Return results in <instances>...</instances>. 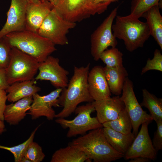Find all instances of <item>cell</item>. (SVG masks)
I'll return each instance as SVG.
<instances>
[{
	"mask_svg": "<svg viewBox=\"0 0 162 162\" xmlns=\"http://www.w3.org/2000/svg\"><path fill=\"white\" fill-rule=\"evenodd\" d=\"M143 100L141 106L147 108L153 120L156 123L162 121V99L158 98L146 89H142Z\"/></svg>",
	"mask_w": 162,
	"mask_h": 162,
	"instance_id": "cell-24",
	"label": "cell"
},
{
	"mask_svg": "<svg viewBox=\"0 0 162 162\" xmlns=\"http://www.w3.org/2000/svg\"><path fill=\"white\" fill-rule=\"evenodd\" d=\"M159 9H162V0H159L158 4Z\"/></svg>",
	"mask_w": 162,
	"mask_h": 162,
	"instance_id": "cell-41",
	"label": "cell"
},
{
	"mask_svg": "<svg viewBox=\"0 0 162 162\" xmlns=\"http://www.w3.org/2000/svg\"><path fill=\"white\" fill-rule=\"evenodd\" d=\"M6 131V129H0V135Z\"/></svg>",
	"mask_w": 162,
	"mask_h": 162,
	"instance_id": "cell-42",
	"label": "cell"
},
{
	"mask_svg": "<svg viewBox=\"0 0 162 162\" xmlns=\"http://www.w3.org/2000/svg\"><path fill=\"white\" fill-rule=\"evenodd\" d=\"M7 92L5 90L0 88V120L4 121V112L7 100Z\"/></svg>",
	"mask_w": 162,
	"mask_h": 162,
	"instance_id": "cell-33",
	"label": "cell"
},
{
	"mask_svg": "<svg viewBox=\"0 0 162 162\" xmlns=\"http://www.w3.org/2000/svg\"><path fill=\"white\" fill-rule=\"evenodd\" d=\"M38 70L35 80H49L57 88L68 86L69 72L60 65L58 58L49 56L45 61L39 63Z\"/></svg>",
	"mask_w": 162,
	"mask_h": 162,
	"instance_id": "cell-11",
	"label": "cell"
},
{
	"mask_svg": "<svg viewBox=\"0 0 162 162\" xmlns=\"http://www.w3.org/2000/svg\"><path fill=\"white\" fill-rule=\"evenodd\" d=\"M149 123H142L140 131L129 147L124 157L129 160L138 157H142L154 160L157 152L154 148L149 136L148 125Z\"/></svg>",
	"mask_w": 162,
	"mask_h": 162,
	"instance_id": "cell-13",
	"label": "cell"
},
{
	"mask_svg": "<svg viewBox=\"0 0 162 162\" xmlns=\"http://www.w3.org/2000/svg\"><path fill=\"white\" fill-rule=\"evenodd\" d=\"M20 162H31V161L24 156L22 158Z\"/></svg>",
	"mask_w": 162,
	"mask_h": 162,
	"instance_id": "cell-38",
	"label": "cell"
},
{
	"mask_svg": "<svg viewBox=\"0 0 162 162\" xmlns=\"http://www.w3.org/2000/svg\"><path fill=\"white\" fill-rule=\"evenodd\" d=\"M33 100L32 96L25 98L6 105L4 112V119L10 125H16L27 114Z\"/></svg>",
	"mask_w": 162,
	"mask_h": 162,
	"instance_id": "cell-18",
	"label": "cell"
},
{
	"mask_svg": "<svg viewBox=\"0 0 162 162\" xmlns=\"http://www.w3.org/2000/svg\"><path fill=\"white\" fill-rule=\"evenodd\" d=\"M102 125L103 127L109 128L124 134L130 133L133 129L131 120L125 108L116 119L104 123Z\"/></svg>",
	"mask_w": 162,
	"mask_h": 162,
	"instance_id": "cell-25",
	"label": "cell"
},
{
	"mask_svg": "<svg viewBox=\"0 0 162 162\" xmlns=\"http://www.w3.org/2000/svg\"><path fill=\"white\" fill-rule=\"evenodd\" d=\"M112 26L113 34L116 38L123 40L126 49L132 52L143 47L151 35L147 22L130 14L117 15Z\"/></svg>",
	"mask_w": 162,
	"mask_h": 162,
	"instance_id": "cell-3",
	"label": "cell"
},
{
	"mask_svg": "<svg viewBox=\"0 0 162 162\" xmlns=\"http://www.w3.org/2000/svg\"><path fill=\"white\" fill-rule=\"evenodd\" d=\"M4 37L11 47L33 57L39 62L56 51L55 45L37 33L27 30L10 33Z\"/></svg>",
	"mask_w": 162,
	"mask_h": 162,
	"instance_id": "cell-4",
	"label": "cell"
},
{
	"mask_svg": "<svg viewBox=\"0 0 162 162\" xmlns=\"http://www.w3.org/2000/svg\"><path fill=\"white\" fill-rule=\"evenodd\" d=\"M48 0L54 7L57 2L58 0Z\"/></svg>",
	"mask_w": 162,
	"mask_h": 162,
	"instance_id": "cell-39",
	"label": "cell"
},
{
	"mask_svg": "<svg viewBox=\"0 0 162 162\" xmlns=\"http://www.w3.org/2000/svg\"><path fill=\"white\" fill-rule=\"evenodd\" d=\"M90 64L85 66H74L73 75L68 86L63 88L58 98L62 110L56 114L55 118H65L74 112L78 105L82 102H92L94 100L88 90L87 78Z\"/></svg>",
	"mask_w": 162,
	"mask_h": 162,
	"instance_id": "cell-1",
	"label": "cell"
},
{
	"mask_svg": "<svg viewBox=\"0 0 162 162\" xmlns=\"http://www.w3.org/2000/svg\"><path fill=\"white\" fill-rule=\"evenodd\" d=\"M26 0H11L6 21L0 30V38L12 32L25 30Z\"/></svg>",
	"mask_w": 162,
	"mask_h": 162,
	"instance_id": "cell-14",
	"label": "cell"
},
{
	"mask_svg": "<svg viewBox=\"0 0 162 162\" xmlns=\"http://www.w3.org/2000/svg\"><path fill=\"white\" fill-rule=\"evenodd\" d=\"M34 79L15 82L10 85L5 90L8 94L7 100L10 102H14L21 99L32 96L40 90V88L35 84Z\"/></svg>",
	"mask_w": 162,
	"mask_h": 162,
	"instance_id": "cell-19",
	"label": "cell"
},
{
	"mask_svg": "<svg viewBox=\"0 0 162 162\" xmlns=\"http://www.w3.org/2000/svg\"><path fill=\"white\" fill-rule=\"evenodd\" d=\"M133 86L131 80L127 77L124 83L121 97L131 120L133 126L132 133L135 137L138 132L140 126L142 123H149L153 119L150 115L142 109L138 102L134 91Z\"/></svg>",
	"mask_w": 162,
	"mask_h": 162,
	"instance_id": "cell-10",
	"label": "cell"
},
{
	"mask_svg": "<svg viewBox=\"0 0 162 162\" xmlns=\"http://www.w3.org/2000/svg\"><path fill=\"white\" fill-rule=\"evenodd\" d=\"M159 0H131L130 14L132 16L139 18L148 9L157 5Z\"/></svg>",
	"mask_w": 162,
	"mask_h": 162,
	"instance_id": "cell-28",
	"label": "cell"
},
{
	"mask_svg": "<svg viewBox=\"0 0 162 162\" xmlns=\"http://www.w3.org/2000/svg\"><path fill=\"white\" fill-rule=\"evenodd\" d=\"M151 160L150 159L142 157H138L130 159L129 162H148Z\"/></svg>",
	"mask_w": 162,
	"mask_h": 162,
	"instance_id": "cell-35",
	"label": "cell"
},
{
	"mask_svg": "<svg viewBox=\"0 0 162 162\" xmlns=\"http://www.w3.org/2000/svg\"><path fill=\"white\" fill-rule=\"evenodd\" d=\"M159 8L156 5L152 7L142 14L146 20L152 35L162 50V16Z\"/></svg>",
	"mask_w": 162,
	"mask_h": 162,
	"instance_id": "cell-22",
	"label": "cell"
},
{
	"mask_svg": "<svg viewBox=\"0 0 162 162\" xmlns=\"http://www.w3.org/2000/svg\"><path fill=\"white\" fill-rule=\"evenodd\" d=\"M103 128L91 130L74 140L70 144L82 151L94 162H110L124 157V154L116 151L108 142Z\"/></svg>",
	"mask_w": 162,
	"mask_h": 162,
	"instance_id": "cell-2",
	"label": "cell"
},
{
	"mask_svg": "<svg viewBox=\"0 0 162 162\" xmlns=\"http://www.w3.org/2000/svg\"><path fill=\"white\" fill-rule=\"evenodd\" d=\"M91 162L84 153L76 147L69 144L60 148L52 154L51 162Z\"/></svg>",
	"mask_w": 162,
	"mask_h": 162,
	"instance_id": "cell-23",
	"label": "cell"
},
{
	"mask_svg": "<svg viewBox=\"0 0 162 162\" xmlns=\"http://www.w3.org/2000/svg\"><path fill=\"white\" fill-rule=\"evenodd\" d=\"M40 125L37 127L32 132L29 137L24 142L17 146L7 147L0 145V149L7 150L11 152L14 157L15 162H20L24 157L25 151L28 145L33 141L36 132Z\"/></svg>",
	"mask_w": 162,
	"mask_h": 162,
	"instance_id": "cell-27",
	"label": "cell"
},
{
	"mask_svg": "<svg viewBox=\"0 0 162 162\" xmlns=\"http://www.w3.org/2000/svg\"><path fill=\"white\" fill-rule=\"evenodd\" d=\"M28 4H37L43 2L47 0H26Z\"/></svg>",
	"mask_w": 162,
	"mask_h": 162,
	"instance_id": "cell-37",
	"label": "cell"
},
{
	"mask_svg": "<svg viewBox=\"0 0 162 162\" xmlns=\"http://www.w3.org/2000/svg\"><path fill=\"white\" fill-rule=\"evenodd\" d=\"M105 75L111 93L116 96L121 94L128 73L123 66L104 67Z\"/></svg>",
	"mask_w": 162,
	"mask_h": 162,
	"instance_id": "cell-20",
	"label": "cell"
},
{
	"mask_svg": "<svg viewBox=\"0 0 162 162\" xmlns=\"http://www.w3.org/2000/svg\"><path fill=\"white\" fill-rule=\"evenodd\" d=\"M63 88H57L49 94L41 96L38 93L32 96L33 100L27 114L30 115L32 120L41 116H45L49 120L55 118V112L52 107H58V99Z\"/></svg>",
	"mask_w": 162,
	"mask_h": 162,
	"instance_id": "cell-12",
	"label": "cell"
},
{
	"mask_svg": "<svg viewBox=\"0 0 162 162\" xmlns=\"http://www.w3.org/2000/svg\"><path fill=\"white\" fill-rule=\"evenodd\" d=\"M122 53L116 47H112L104 51L101 54L100 59L109 67L122 66L123 64Z\"/></svg>",
	"mask_w": 162,
	"mask_h": 162,
	"instance_id": "cell-26",
	"label": "cell"
},
{
	"mask_svg": "<svg viewBox=\"0 0 162 162\" xmlns=\"http://www.w3.org/2000/svg\"><path fill=\"white\" fill-rule=\"evenodd\" d=\"M157 129L152 140L153 146L157 152L162 149V121L156 123Z\"/></svg>",
	"mask_w": 162,
	"mask_h": 162,
	"instance_id": "cell-32",
	"label": "cell"
},
{
	"mask_svg": "<svg viewBox=\"0 0 162 162\" xmlns=\"http://www.w3.org/2000/svg\"><path fill=\"white\" fill-rule=\"evenodd\" d=\"M5 128V125L3 121L0 120V129Z\"/></svg>",
	"mask_w": 162,
	"mask_h": 162,
	"instance_id": "cell-40",
	"label": "cell"
},
{
	"mask_svg": "<svg viewBox=\"0 0 162 162\" xmlns=\"http://www.w3.org/2000/svg\"><path fill=\"white\" fill-rule=\"evenodd\" d=\"M39 63L33 57L16 47H12L10 61L5 69L9 84L34 79Z\"/></svg>",
	"mask_w": 162,
	"mask_h": 162,
	"instance_id": "cell-5",
	"label": "cell"
},
{
	"mask_svg": "<svg viewBox=\"0 0 162 162\" xmlns=\"http://www.w3.org/2000/svg\"><path fill=\"white\" fill-rule=\"evenodd\" d=\"M9 86L6 77L5 69L0 68V88L6 90Z\"/></svg>",
	"mask_w": 162,
	"mask_h": 162,
	"instance_id": "cell-34",
	"label": "cell"
},
{
	"mask_svg": "<svg viewBox=\"0 0 162 162\" xmlns=\"http://www.w3.org/2000/svg\"><path fill=\"white\" fill-rule=\"evenodd\" d=\"M103 129L110 145L117 152L124 155L135 138L133 133L124 134L108 128L103 127Z\"/></svg>",
	"mask_w": 162,
	"mask_h": 162,
	"instance_id": "cell-21",
	"label": "cell"
},
{
	"mask_svg": "<svg viewBox=\"0 0 162 162\" xmlns=\"http://www.w3.org/2000/svg\"><path fill=\"white\" fill-rule=\"evenodd\" d=\"M118 7L114 8L91 36V54L96 61L109 47H116L118 42L112 30L113 22L117 15Z\"/></svg>",
	"mask_w": 162,
	"mask_h": 162,
	"instance_id": "cell-9",
	"label": "cell"
},
{
	"mask_svg": "<svg viewBox=\"0 0 162 162\" xmlns=\"http://www.w3.org/2000/svg\"><path fill=\"white\" fill-rule=\"evenodd\" d=\"M119 0H95L96 3L98 4H106L109 5L112 2H117Z\"/></svg>",
	"mask_w": 162,
	"mask_h": 162,
	"instance_id": "cell-36",
	"label": "cell"
},
{
	"mask_svg": "<svg viewBox=\"0 0 162 162\" xmlns=\"http://www.w3.org/2000/svg\"><path fill=\"white\" fill-rule=\"evenodd\" d=\"M54 7L47 0L37 4L27 3L25 30L37 33L44 20Z\"/></svg>",
	"mask_w": 162,
	"mask_h": 162,
	"instance_id": "cell-17",
	"label": "cell"
},
{
	"mask_svg": "<svg viewBox=\"0 0 162 162\" xmlns=\"http://www.w3.org/2000/svg\"><path fill=\"white\" fill-rule=\"evenodd\" d=\"M12 47L3 37L0 38V68L6 69L9 63Z\"/></svg>",
	"mask_w": 162,
	"mask_h": 162,
	"instance_id": "cell-31",
	"label": "cell"
},
{
	"mask_svg": "<svg viewBox=\"0 0 162 162\" xmlns=\"http://www.w3.org/2000/svg\"><path fill=\"white\" fill-rule=\"evenodd\" d=\"M152 70L162 71V55L160 51L156 49L153 58H148L145 66L142 68L141 74L142 75L148 71Z\"/></svg>",
	"mask_w": 162,
	"mask_h": 162,
	"instance_id": "cell-30",
	"label": "cell"
},
{
	"mask_svg": "<svg viewBox=\"0 0 162 162\" xmlns=\"http://www.w3.org/2000/svg\"><path fill=\"white\" fill-rule=\"evenodd\" d=\"M99 122L102 124L113 120L125 108L124 104L119 95L92 102Z\"/></svg>",
	"mask_w": 162,
	"mask_h": 162,
	"instance_id": "cell-16",
	"label": "cell"
},
{
	"mask_svg": "<svg viewBox=\"0 0 162 162\" xmlns=\"http://www.w3.org/2000/svg\"><path fill=\"white\" fill-rule=\"evenodd\" d=\"M87 82L89 94L94 101L110 97L111 93L103 67L97 65L93 67L89 72Z\"/></svg>",
	"mask_w": 162,
	"mask_h": 162,
	"instance_id": "cell-15",
	"label": "cell"
},
{
	"mask_svg": "<svg viewBox=\"0 0 162 162\" xmlns=\"http://www.w3.org/2000/svg\"><path fill=\"white\" fill-rule=\"evenodd\" d=\"M108 6L97 4L95 0H58L54 7L63 18L76 23L103 13Z\"/></svg>",
	"mask_w": 162,
	"mask_h": 162,
	"instance_id": "cell-6",
	"label": "cell"
},
{
	"mask_svg": "<svg viewBox=\"0 0 162 162\" xmlns=\"http://www.w3.org/2000/svg\"><path fill=\"white\" fill-rule=\"evenodd\" d=\"M76 25L63 18L54 7L42 22L37 33L55 45H65L68 43L66 35Z\"/></svg>",
	"mask_w": 162,
	"mask_h": 162,
	"instance_id": "cell-8",
	"label": "cell"
},
{
	"mask_svg": "<svg viewBox=\"0 0 162 162\" xmlns=\"http://www.w3.org/2000/svg\"><path fill=\"white\" fill-rule=\"evenodd\" d=\"M24 156L31 162H40L43 161L45 155L41 147L37 143L32 141L27 147Z\"/></svg>",
	"mask_w": 162,
	"mask_h": 162,
	"instance_id": "cell-29",
	"label": "cell"
},
{
	"mask_svg": "<svg viewBox=\"0 0 162 162\" xmlns=\"http://www.w3.org/2000/svg\"><path fill=\"white\" fill-rule=\"evenodd\" d=\"M95 111L92 102L77 106L74 112L76 116L73 119L57 118L56 122L64 129L68 128L67 137L70 138L78 135L84 134L87 131L103 127L96 117H92Z\"/></svg>",
	"mask_w": 162,
	"mask_h": 162,
	"instance_id": "cell-7",
	"label": "cell"
}]
</instances>
